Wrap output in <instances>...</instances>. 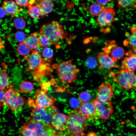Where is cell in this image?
<instances>
[{"instance_id":"cell-36","label":"cell","mask_w":136,"mask_h":136,"mask_svg":"<svg viewBox=\"0 0 136 136\" xmlns=\"http://www.w3.org/2000/svg\"><path fill=\"white\" fill-rule=\"evenodd\" d=\"M127 41L131 48L136 47V37L132 35L128 37Z\"/></svg>"},{"instance_id":"cell-5","label":"cell","mask_w":136,"mask_h":136,"mask_svg":"<svg viewBox=\"0 0 136 136\" xmlns=\"http://www.w3.org/2000/svg\"><path fill=\"white\" fill-rule=\"evenodd\" d=\"M65 131L68 134L75 135L83 133L87 128L86 120L77 109L71 111L67 115Z\"/></svg>"},{"instance_id":"cell-34","label":"cell","mask_w":136,"mask_h":136,"mask_svg":"<svg viewBox=\"0 0 136 136\" xmlns=\"http://www.w3.org/2000/svg\"><path fill=\"white\" fill-rule=\"evenodd\" d=\"M97 60L93 57H90L87 59L86 63L87 66L90 68H94L96 65Z\"/></svg>"},{"instance_id":"cell-45","label":"cell","mask_w":136,"mask_h":136,"mask_svg":"<svg viewBox=\"0 0 136 136\" xmlns=\"http://www.w3.org/2000/svg\"><path fill=\"white\" fill-rule=\"evenodd\" d=\"M84 133H81L77 134L75 135H74V136H83L84 135Z\"/></svg>"},{"instance_id":"cell-40","label":"cell","mask_w":136,"mask_h":136,"mask_svg":"<svg viewBox=\"0 0 136 136\" xmlns=\"http://www.w3.org/2000/svg\"><path fill=\"white\" fill-rule=\"evenodd\" d=\"M6 12L3 8H0V18H1L4 17L6 15Z\"/></svg>"},{"instance_id":"cell-18","label":"cell","mask_w":136,"mask_h":136,"mask_svg":"<svg viewBox=\"0 0 136 136\" xmlns=\"http://www.w3.org/2000/svg\"><path fill=\"white\" fill-rule=\"evenodd\" d=\"M45 126L38 121L30 120L25 123L23 126L34 130L37 133V136H39L44 131Z\"/></svg>"},{"instance_id":"cell-8","label":"cell","mask_w":136,"mask_h":136,"mask_svg":"<svg viewBox=\"0 0 136 136\" xmlns=\"http://www.w3.org/2000/svg\"><path fill=\"white\" fill-rule=\"evenodd\" d=\"M92 101L95 106L100 119L104 120L109 119L112 115L113 112V105L111 101L110 100L102 101L96 97Z\"/></svg>"},{"instance_id":"cell-26","label":"cell","mask_w":136,"mask_h":136,"mask_svg":"<svg viewBox=\"0 0 136 136\" xmlns=\"http://www.w3.org/2000/svg\"><path fill=\"white\" fill-rule=\"evenodd\" d=\"M103 8L97 4L93 3L91 5L89 8L91 14L93 15L98 16L101 13Z\"/></svg>"},{"instance_id":"cell-38","label":"cell","mask_w":136,"mask_h":136,"mask_svg":"<svg viewBox=\"0 0 136 136\" xmlns=\"http://www.w3.org/2000/svg\"><path fill=\"white\" fill-rule=\"evenodd\" d=\"M70 104L71 106L75 109H78L81 105V103L76 98H72L70 100Z\"/></svg>"},{"instance_id":"cell-27","label":"cell","mask_w":136,"mask_h":136,"mask_svg":"<svg viewBox=\"0 0 136 136\" xmlns=\"http://www.w3.org/2000/svg\"><path fill=\"white\" fill-rule=\"evenodd\" d=\"M13 23L15 27L18 29L24 28L26 25L25 19L22 17H19L13 20Z\"/></svg>"},{"instance_id":"cell-1","label":"cell","mask_w":136,"mask_h":136,"mask_svg":"<svg viewBox=\"0 0 136 136\" xmlns=\"http://www.w3.org/2000/svg\"><path fill=\"white\" fill-rule=\"evenodd\" d=\"M24 58L27 65L26 70L32 74L34 81L39 82L45 77L51 75V60L44 58L37 50H33Z\"/></svg>"},{"instance_id":"cell-41","label":"cell","mask_w":136,"mask_h":136,"mask_svg":"<svg viewBox=\"0 0 136 136\" xmlns=\"http://www.w3.org/2000/svg\"><path fill=\"white\" fill-rule=\"evenodd\" d=\"M5 93L0 91V104L2 102L4 97Z\"/></svg>"},{"instance_id":"cell-7","label":"cell","mask_w":136,"mask_h":136,"mask_svg":"<svg viewBox=\"0 0 136 136\" xmlns=\"http://www.w3.org/2000/svg\"><path fill=\"white\" fill-rule=\"evenodd\" d=\"M113 76V81L122 88L128 90L136 88V74L134 72L122 69Z\"/></svg>"},{"instance_id":"cell-3","label":"cell","mask_w":136,"mask_h":136,"mask_svg":"<svg viewBox=\"0 0 136 136\" xmlns=\"http://www.w3.org/2000/svg\"><path fill=\"white\" fill-rule=\"evenodd\" d=\"M52 67L56 70L58 78L63 83L73 82L76 80L79 72L78 68L71 60L55 63Z\"/></svg>"},{"instance_id":"cell-21","label":"cell","mask_w":136,"mask_h":136,"mask_svg":"<svg viewBox=\"0 0 136 136\" xmlns=\"http://www.w3.org/2000/svg\"><path fill=\"white\" fill-rule=\"evenodd\" d=\"M86 107L90 113L92 120L100 119L95 106L92 101L81 103Z\"/></svg>"},{"instance_id":"cell-9","label":"cell","mask_w":136,"mask_h":136,"mask_svg":"<svg viewBox=\"0 0 136 136\" xmlns=\"http://www.w3.org/2000/svg\"><path fill=\"white\" fill-rule=\"evenodd\" d=\"M35 104L40 107L46 108L53 106L55 102L54 98L50 97L46 93L45 91L38 89L35 92Z\"/></svg>"},{"instance_id":"cell-24","label":"cell","mask_w":136,"mask_h":136,"mask_svg":"<svg viewBox=\"0 0 136 136\" xmlns=\"http://www.w3.org/2000/svg\"><path fill=\"white\" fill-rule=\"evenodd\" d=\"M28 13L32 18L36 19L41 16V11L40 9L37 6H33L29 9Z\"/></svg>"},{"instance_id":"cell-22","label":"cell","mask_w":136,"mask_h":136,"mask_svg":"<svg viewBox=\"0 0 136 136\" xmlns=\"http://www.w3.org/2000/svg\"><path fill=\"white\" fill-rule=\"evenodd\" d=\"M30 49L23 42L19 43L17 45V50L20 55L25 56L29 55Z\"/></svg>"},{"instance_id":"cell-30","label":"cell","mask_w":136,"mask_h":136,"mask_svg":"<svg viewBox=\"0 0 136 136\" xmlns=\"http://www.w3.org/2000/svg\"><path fill=\"white\" fill-rule=\"evenodd\" d=\"M38 45L41 47L46 48L49 45L50 41L48 38L45 36L41 35L38 37Z\"/></svg>"},{"instance_id":"cell-14","label":"cell","mask_w":136,"mask_h":136,"mask_svg":"<svg viewBox=\"0 0 136 136\" xmlns=\"http://www.w3.org/2000/svg\"><path fill=\"white\" fill-rule=\"evenodd\" d=\"M2 7L7 13L13 17L18 15L20 12L18 6L12 0H5L2 3Z\"/></svg>"},{"instance_id":"cell-37","label":"cell","mask_w":136,"mask_h":136,"mask_svg":"<svg viewBox=\"0 0 136 136\" xmlns=\"http://www.w3.org/2000/svg\"><path fill=\"white\" fill-rule=\"evenodd\" d=\"M30 0H16L15 2L17 5L20 7L23 6L27 7L29 9L31 7L29 3Z\"/></svg>"},{"instance_id":"cell-46","label":"cell","mask_w":136,"mask_h":136,"mask_svg":"<svg viewBox=\"0 0 136 136\" xmlns=\"http://www.w3.org/2000/svg\"><path fill=\"white\" fill-rule=\"evenodd\" d=\"M128 42L127 41H125V42H124V44L125 46L127 45L128 44Z\"/></svg>"},{"instance_id":"cell-28","label":"cell","mask_w":136,"mask_h":136,"mask_svg":"<svg viewBox=\"0 0 136 136\" xmlns=\"http://www.w3.org/2000/svg\"><path fill=\"white\" fill-rule=\"evenodd\" d=\"M56 132L50 124L45 126L44 131L39 136H55Z\"/></svg>"},{"instance_id":"cell-12","label":"cell","mask_w":136,"mask_h":136,"mask_svg":"<svg viewBox=\"0 0 136 136\" xmlns=\"http://www.w3.org/2000/svg\"><path fill=\"white\" fill-rule=\"evenodd\" d=\"M114 88L111 84L104 83L99 86L97 89L96 97L103 101L110 100L113 95Z\"/></svg>"},{"instance_id":"cell-19","label":"cell","mask_w":136,"mask_h":136,"mask_svg":"<svg viewBox=\"0 0 136 136\" xmlns=\"http://www.w3.org/2000/svg\"><path fill=\"white\" fill-rule=\"evenodd\" d=\"M2 67L0 71V89L1 91L4 90L9 84V79L8 74L6 70L7 66L4 63H2Z\"/></svg>"},{"instance_id":"cell-13","label":"cell","mask_w":136,"mask_h":136,"mask_svg":"<svg viewBox=\"0 0 136 136\" xmlns=\"http://www.w3.org/2000/svg\"><path fill=\"white\" fill-rule=\"evenodd\" d=\"M67 116L62 113H57L53 116L51 124L58 131H65L67 121Z\"/></svg>"},{"instance_id":"cell-43","label":"cell","mask_w":136,"mask_h":136,"mask_svg":"<svg viewBox=\"0 0 136 136\" xmlns=\"http://www.w3.org/2000/svg\"><path fill=\"white\" fill-rule=\"evenodd\" d=\"M96 134L93 132L89 133L87 135V136H96Z\"/></svg>"},{"instance_id":"cell-4","label":"cell","mask_w":136,"mask_h":136,"mask_svg":"<svg viewBox=\"0 0 136 136\" xmlns=\"http://www.w3.org/2000/svg\"><path fill=\"white\" fill-rule=\"evenodd\" d=\"M39 32L41 35L46 36L50 42L56 46L58 45L59 42L66 38L67 36V32L63 29L62 25L55 21L43 25Z\"/></svg>"},{"instance_id":"cell-2","label":"cell","mask_w":136,"mask_h":136,"mask_svg":"<svg viewBox=\"0 0 136 136\" xmlns=\"http://www.w3.org/2000/svg\"><path fill=\"white\" fill-rule=\"evenodd\" d=\"M28 106L32 110L30 115V120L39 122L44 125L51 124L53 115L58 113V110L53 106L48 108H43L37 106L35 104L34 99L29 97L27 101Z\"/></svg>"},{"instance_id":"cell-33","label":"cell","mask_w":136,"mask_h":136,"mask_svg":"<svg viewBox=\"0 0 136 136\" xmlns=\"http://www.w3.org/2000/svg\"><path fill=\"white\" fill-rule=\"evenodd\" d=\"M91 95L90 93L87 91L81 92L79 95V98L81 103L88 101L90 99Z\"/></svg>"},{"instance_id":"cell-32","label":"cell","mask_w":136,"mask_h":136,"mask_svg":"<svg viewBox=\"0 0 136 136\" xmlns=\"http://www.w3.org/2000/svg\"><path fill=\"white\" fill-rule=\"evenodd\" d=\"M20 132L22 136H37L35 131L27 127L23 126Z\"/></svg>"},{"instance_id":"cell-15","label":"cell","mask_w":136,"mask_h":136,"mask_svg":"<svg viewBox=\"0 0 136 136\" xmlns=\"http://www.w3.org/2000/svg\"><path fill=\"white\" fill-rule=\"evenodd\" d=\"M39 1L35 5L40 9L41 11V16L43 17L52 10L54 6L53 1L43 0Z\"/></svg>"},{"instance_id":"cell-20","label":"cell","mask_w":136,"mask_h":136,"mask_svg":"<svg viewBox=\"0 0 136 136\" xmlns=\"http://www.w3.org/2000/svg\"><path fill=\"white\" fill-rule=\"evenodd\" d=\"M115 62L120 60L124 56L125 51L124 49L120 47L115 46L112 48L108 53Z\"/></svg>"},{"instance_id":"cell-29","label":"cell","mask_w":136,"mask_h":136,"mask_svg":"<svg viewBox=\"0 0 136 136\" xmlns=\"http://www.w3.org/2000/svg\"><path fill=\"white\" fill-rule=\"evenodd\" d=\"M77 109L79 112L86 120L89 118L92 119V116L90 113L83 105L81 104L80 107Z\"/></svg>"},{"instance_id":"cell-17","label":"cell","mask_w":136,"mask_h":136,"mask_svg":"<svg viewBox=\"0 0 136 136\" xmlns=\"http://www.w3.org/2000/svg\"><path fill=\"white\" fill-rule=\"evenodd\" d=\"M38 32H37L31 33L25 38L23 42L31 50L35 49L37 48L39 41L38 37Z\"/></svg>"},{"instance_id":"cell-23","label":"cell","mask_w":136,"mask_h":136,"mask_svg":"<svg viewBox=\"0 0 136 136\" xmlns=\"http://www.w3.org/2000/svg\"><path fill=\"white\" fill-rule=\"evenodd\" d=\"M20 88L21 91L24 93H27L33 89V85L30 82L24 81L21 83Z\"/></svg>"},{"instance_id":"cell-39","label":"cell","mask_w":136,"mask_h":136,"mask_svg":"<svg viewBox=\"0 0 136 136\" xmlns=\"http://www.w3.org/2000/svg\"><path fill=\"white\" fill-rule=\"evenodd\" d=\"M112 1L111 0H96V2L97 4L99 5L104 6L109 2Z\"/></svg>"},{"instance_id":"cell-25","label":"cell","mask_w":136,"mask_h":136,"mask_svg":"<svg viewBox=\"0 0 136 136\" xmlns=\"http://www.w3.org/2000/svg\"><path fill=\"white\" fill-rule=\"evenodd\" d=\"M117 1L120 8H136V0H118Z\"/></svg>"},{"instance_id":"cell-35","label":"cell","mask_w":136,"mask_h":136,"mask_svg":"<svg viewBox=\"0 0 136 136\" xmlns=\"http://www.w3.org/2000/svg\"><path fill=\"white\" fill-rule=\"evenodd\" d=\"M14 36L16 40L20 43L23 42L26 38L24 33L21 31L16 32Z\"/></svg>"},{"instance_id":"cell-11","label":"cell","mask_w":136,"mask_h":136,"mask_svg":"<svg viewBox=\"0 0 136 136\" xmlns=\"http://www.w3.org/2000/svg\"><path fill=\"white\" fill-rule=\"evenodd\" d=\"M97 60L98 68L100 70L105 69L110 71L119 67L108 54L105 52L99 53Z\"/></svg>"},{"instance_id":"cell-44","label":"cell","mask_w":136,"mask_h":136,"mask_svg":"<svg viewBox=\"0 0 136 136\" xmlns=\"http://www.w3.org/2000/svg\"><path fill=\"white\" fill-rule=\"evenodd\" d=\"M132 35L136 37V29L132 32Z\"/></svg>"},{"instance_id":"cell-31","label":"cell","mask_w":136,"mask_h":136,"mask_svg":"<svg viewBox=\"0 0 136 136\" xmlns=\"http://www.w3.org/2000/svg\"><path fill=\"white\" fill-rule=\"evenodd\" d=\"M42 54L43 57L45 59L51 60L53 55V51L51 49L47 47L43 49Z\"/></svg>"},{"instance_id":"cell-6","label":"cell","mask_w":136,"mask_h":136,"mask_svg":"<svg viewBox=\"0 0 136 136\" xmlns=\"http://www.w3.org/2000/svg\"><path fill=\"white\" fill-rule=\"evenodd\" d=\"M26 100L20 91L10 85L8 89L5 92L4 99L0 106L8 107L12 111H16L22 107Z\"/></svg>"},{"instance_id":"cell-10","label":"cell","mask_w":136,"mask_h":136,"mask_svg":"<svg viewBox=\"0 0 136 136\" xmlns=\"http://www.w3.org/2000/svg\"><path fill=\"white\" fill-rule=\"evenodd\" d=\"M116 14L115 10L112 8L104 7L102 12L97 18L96 22L101 27L109 26L114 21V17Z\"/></svg>"},{"instance_id":"cell-42","label":"cell","mask_w":136,"mask_h":136,"mask_svg":"<svg viewBox=\"0 0 136 136\" xmlns=\"http://www.w3.org/2000/svg\"><path fill=\"white\" fill-rule=\"evenodd\" d=\"M55 136H67L64 133L61 132H56Z\"/></svg>"},{"instance_id":"cell-16","label":"cell","mask_w":136,"mask_h":136,"mask_svg":"<svg viewBox=\"0 0 136 136\" xmlns=\"http://www.w3.org/2000/svg\"><path fill=\"white\" fill-rule=\"evenodd\" d=\"M123 69L134 72L136 70V56L131 55L125 57L121 62Z\"/></svg>"}]
</instances>
